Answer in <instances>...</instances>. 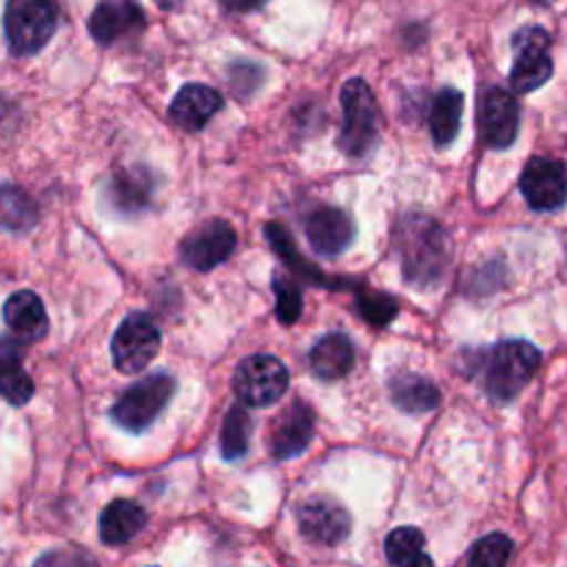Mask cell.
Returning <instances> with one entry per match:
<instances>
[{"label": "cell", "instance_id": "1", "mask_svg": "<svg viewBox=\"0 0 567 567\" xmlns=\"http://www.w3.org/2000/svg\"><path fill=\"white\" fill-rule=\"evenodd\" d=\"M396 252L408 282L430 288L449 269V236L430 216H404L396 227Z\"/></svg>", "mask_w": 567, "mask_h": 567}, {"label": "cell", "instance_id": "2", "mask_svg": "<svg viewBox=\"0 0 567 567\" xmlns=\"http://www.w3.org/2000/svg\"><path fill=\"white\" fill-rule=\"evenodd\" d=\"M540 369V349L529 341H504L493 347L482 369V388L496 402H513L535 371Z\"/></svg>", "mask_w": 567, "mask_h": 567}, {"label": "cell", "instance_id": "3", "mask_svg": "<svg viewBox=\"0 0 567 567\" xmlns=\"http://www.w3.org/2000/svg\"><path fill=\"white\" fill-rule=\"evenodd\" d=\"M343 105V122H341V136H338V147L349 155V158H363L371 153L380 136V105H377L374 92L369 83L352 78L343 83L341 92Z\"/></svg>", "mask_w": 567, "mask_h": 567}, {"label": "cell", "instance_id": "4", "mask_svg": "<svg viewBox=\"0 0 567 567\" xmlns=\"http://www.w3.org/2000/svg\"><path fill=\"white\" fill-rule=\"evenodd\" d=\"M172 393H175V377L169 371H155V374L144 377V380L133 382L120 402L111 408V421L122 430L142 435L155 424L164 408L169 404Z\"/></svg>", "mask_w": 567, "mask_h": 567}, {"label": "cell", "instance_id": "5", "mask_svg": "<svg viewBox=\"0 0 567 567\" xmlns=\"http://www.w3.org/2000/svg\"><path fill=\"white\" fill-rule=\"evenodd\" d=\"M59 11L53 0H9L3 14L6 42L14 55H33L53 39Z\"/></svg>", "mask_w": 567, "mask_h": 567}, {"label": "cell", "instance_id": "6", "mask_svg": "<svg viewBox=\"0 0 567 567\" xmlns=\"http://www.w3.org/2000/svg\"><path fill=\"white\" fill-rule=\"evenodd\" d=\"M288 369L271 354H252L244 360L233 377V391L247 408H271L288 393Z\"/></svg>", "mask_w": 567, "mask_h": 567}, {"label": "cell", "instance_id": "7", "mask_svg": "<svg viewBox=\"0 0 567 567\" xmlns=\"http://www.w3.org/2000/svg\"><path fill=\"white\" fill-rule=\"evenodd\" d=\"M551 37H548L546 28L529 25L520 28L513 37V50H515V64L509 72V86L518 94H529L535 89L546 86L554 75V61L551 53Z\"/></svg>", "mask_w": 567, "mask_h": 567}, {"label": "cell", "instance_id": "8", "mask_svg": "<svg viewBox=\"0 0 567 567\" xmlns=\"http://www.w3.org/2000/svg\"><path fill=\"white\" fill-rule=\"evenodd\" d=\"M161 349V332L147 313H131L111 338V358L122 374H142Z\"/></svg>", "mask_w": 567, "mask_h": 567}, {"label": "cell", "instance_id": "9", "mask_svg": "<svg viewBox=\"0 0 567 567\" xmlns=\"http://www.w3.org/2000/svg\"><path fill=\"white\" fill-rule=\"evenodd\" d=\"M299 529L316 546H341L352 529V518L347 509L330 496L305 498L297 509Z\"/></svg>", "mask_w": 567, "mask_h": 567}, {"label": "cell", "instance_id": "10", "mask_svg": "<svg viewBox=\"0 0 567 567\" xmlns=\"http://www.w3.org/2000/svg\"><path fill=\"white\" fill-rule=\"evenodd\" d=\"M520 105L513 92L491 86L480 103V133L482 142L493 150H507L518 138Z\"/></svg>", "mask_w": 567, "mask_h": 567}, {"label": "cell", "instance_id": "11", "mask_svg": "<svg viewBox=\"0 0 567 567\" xmlns=\"http://www.w3.org/2000/svg\"><path fill=\"white\" fill-rule=\"evenodd\" d=\"M520 192L535 210H559L567 199V166L557 158H532L520 175Z\"/></svg>", "mask_w": 567, "mask_h": 567}, {"label": "cell", "instance_id": "12", "mask_svg": "<svg viewBox=\"0 0 567 567\" xmlns=\"http://www.w3.org/2000/svg\"><path fill=\"white\" fill-rule=\"evenodd\" d=\"M236 230L225 219H210L194 233H188L186 241L181 244V258L192 269L208 271L230 258L233 249H236Z\"/></svg>", "mask_w": 567, "mask_h": 567}, {"label": "cell", "instance_id": "13", "mask_svg": "<svg viewBox=\"0 0 567 567\" xmlns=\"http://www.w3.org/2000/svg\"><path fill=\"white\" fill-rule=\"evenodd\" d=\"M147 20L136 0H100L89 17V33L100 44H116L120 39L136 37L144 31Z\"/></svg>", "mask_w": 567, "mask_h": 567}, {"label": "cell", "instance_id": "14", "mask_svg": "<svg viewBox=\"0 0 567 567\" xmlns=\"http://www.w3.org/2000/svg\"><path fill=\"white\" fill-rule=\"evenodd\" d=\"M155 194V177L144 166H131L111 177L105 197H109V208L120 216H136L144 214L153 203Z\"/></svg>", "mask_w": 567, "mask_h": 567}, {"label": "cell", "instance_id": "15", "mask_svg": "<svg viewBox=\"0 0 567 567\" xmlns=\"http://www.w3.org/2000/svg\"><path fill=\"white\" fill-rule=\"evenodd\" d=\"M305 236H308L313 252L324 255V258H336L352 244L354 225L343 210L319 208L305 219Z\"/></svg>", "mask_w": 567, "mask_h": 567}, {"label": "cell", "instance_id": "16", "mask_svg": "<svg viewBox=\"0 0 567 567\" xmlns=\"http://www.w3.org/2000/svg\"><path fill=\"white\" fill-rule=\"evenodd\" d=\"M221 94L216 89L203 86V83H188L175 94L169 105V120L181 131L197 133L210 122V116L219 114Z\"/></svg>", "mask_w": 567, "mask_h": 567}, {"label": "cell", "instance_id": "17", "mask_svg": "<svg viewBox=\"0 0 567 567\" xmlns=\"http://www.w3.org/2000/svg\"><path fill=\"white\" fill-rule=\"evenodd\" d=\"M316 413L310 404L293 402L286 413L277 419L275 430H271V454L275 460H291L308 449L310 437H313Z\"/></svg>", "mask_w": 567, "mask_h": 567}, {"label": "cell", "instance_id": "18", "mask_svg": "<svg viewBox=\"0 0 567 567\" xmlns=\"http://www.w3.org/2000/svg\"><path fill=\"white\" fill-rule=\"evenodd\" d=\"M3 321L20 341H39L48 332V313H44L42 299L33 291H17L6 299Z\"/></svg>", "mask_w": 567, "mask_h": 567}, {"label": "cell", "instance_id": "19", "mask_svg": "<svg viewBox=\"0 0 567 567\" xmlns=\"http://www.w3.org/2000/svg\"><path fill=\"white\" fill-rule=\"evenodd\" d=\"M310 371L319 380H341L352 371L354 365V343L349 341L343 332H332V336L321 338L313 349H310Z\"/></svg>", "mask_w": 567, "mask_h": 567}, {"label": "cell", "instance_id": "20", "mask_svg": "<svg viewBox=\"0 0 567 567\" xmlns=\"http://www.w3.org/2000/svg\"><path fill=\"white\" fill-rule=\"evenodd\" d=\"M0 396L14 408H22L33 396V380L22 365V347L11 338H0Z\"/></svg>", "mask_w": 567, "mask_h": 567}, {"label": "cell", "instance_id": "21", "mask_svg": "<svg viewBox=\"0 0 567 567\" xmlns=\"http://www.w3.org/2000/svg\"><path fill=\"white\" fill-rule=\"evenodd\" d=\"M144 524H147V513L136 502L116 498L100 515V540L105 546H125L144 529Z\"/></svg>", "mask_w": 567, "mask_h": 567}, {"label": "cell", "instance_id": "22", "mask_svg": "<svg viewBox=\"0 0 567 567\" xmlns=\"http://www.w3.org/2000/svg\"><path fill=\"white\" fill-rule=\"evenodd\" d=\"M391 399L404 413H430L441 402V391L419 374H399L391 380Z\"/></svg>", "mask_w": 567, "mask_h": 567}, {"label": "cell", "instance_id": "23", "mask_svg": "<svg viewBox=\"0 0 567 567\" xmlns=\"http://www.w3.org/2000/svg\"><path fill=\"white\" fill-rule=\"evenodd\" d=\"M463 92L452 86L441 89L435 94V103H432L430 111V127L437 147H449L457 138L460 122H463Z\"/></svg>", "mask_w": 567, "mask_h": 567}, {"label": "cell", "instance_id": "24", "mask_svg": "<svg viewBox=\"0 0 567 567\" xmlns=\"http://www.w3.org/2000/svg\"><path fill=\"white\" fill-rule=\"evenodd\" d=\"M39 208L20 186H0V230L25 233L37 225Z\"/></svg>", "mask_w": 567, "mask_h": 567}, {"label": "cell", "instance_id": "25", "mask_svg": "<svg viewBox=\"0 0 567 567\" xmlns=\"http://www.w3.org/2000/svg\"><path fill=\"white\" fill-rule=\"evenodd\" d=\"M266 238H269L271 249H275V252L282 258V264H288L293 271H299L302 277H308L310 282H319V286H327V288L341 286V280H330V277L319 275L313 266H308V260L299 258L297 247H293L291 233H288L282 225H266Z\"/></svg>", "mask_w": 567, "mask_h": 567}, {"label": "cell", "instance_id": "26", "mask_svg": "<svg viewBox=\"0 0 567 567\" xmlns=\"http://www.w3.org/2000/svg\"><path fill=\"white\" fill-rule=\"evenodd\" d=\"M249 437H252V419L244 408H233L221 424V457L241 460L249 452Z\"/></svg>", "mask_w": 567, "mask_h": 567}, {"label": "cell", "instance_id": "27", "mask_svg": "<svg viewBox=\"0 0 567 567\" xmlns=\"http://www.w3.org/2000/svg\"><path fill=\"white\" fill-rule=\"evenodd\" d=\"M426 540L415 526H402V529H393L385 540V557L393 567H402L413 559H419L424 551Z\"/></svg>", "mask_w": 567, "mask_h": 567}, {"label": "cell", "instance_id": "28", "mask_svg": "<svg viewBox=\"0 0 567 567\" xmlns=\"http://www.w3.org/2000/svg\"><path fill=\"white\" fill-rule=\"evenodd\" d=\"M509 557H513V540L496 532V535H487L476 543L468 567H507Z\"/></svg>", "mask_w": 567, "mask_h": 567}, {"label": "cell", "instance_id": "29", "mask_svg": "<svg viewBox=\"0 0 567 567\" xmlns=\"http://www.w3.org/2000/svg\"><path fill=\"white\" fill-rule=\"evenodd\" d=\"M358 310L369 324L374 327H388L399 313L396 299L388 297V293L380 291H365L358 297Z\"/></svg>", "mask_w": 567, "mask_h": 567}, {"label": "cell", "instance_id": "30", "mask_svg": "<svg viewBox=\"0 0 567 567\" xmlns=\"http://www.w3.org/2000/svg\"><path fill=\"white\" fill-rule=\"evenodd\" d=\"M275 297H277V319L282 324H293L302 313V291L288 275L275 277Z\"/></svg>", "mask_w": 567, "mask_h": 567}, {"label": "cell", "instance_id": "31", "mask_svg": "<svg viewBox=\"0 0 567 567\" xmlns=\"http://www.w3.org/2000/svg\"><path fill=\"white\" fill-rule=\"evenodd\" d=\"M33 567H97V563L78 548H53V551L42 554Z\"/></svg>", "mask_w": 567, "mask_h": 567}, {"label": "cell", "instance_id": "32", "mask_svg": "<svg viewBox=\"0 0 567 567\" xmlns=\"http://www.w3.org/2000/svg\"><path fill=\"white\" fill-rule=\"evenodd\" d=\"M264 72L260 66L249 64V61H238V64L230 66V83H233V92L241 94V97H249L255 92V86L260 83Z\"/></svg>", "mask_w": 567, "mask_h": 567}, {"label": "cell", "instance_id": "33", "mask_svg": "<svg viewBox=\"0 0 567 567\" xmlns=\"http://www.w3.org/2000/svg\"><path fill=\"white\" fill-rule=\"evenodd\" d=\"M227 11H236V14H249V11L264 9L269 0H219Z\"/></svg>", "mask_w": 567, "mask_h": 567}, {"label": "cell", "instance_id": "34", "mask_svg": "<svg viewBox=\"0 0 567 567\" xmlns=\"http://www.w3.org/2000/svg\"><path fill=\"white\" fill-rule=\"evenodd\" d=\"M402 567H435V563H432V559L426 557V554H421L419 559H413V563H408V565H402Z\"/></svg>", "mask_w": 567, "mask_h": 567}, {"label": "cell", "instance_id": "35", "mask_svg": "<svg viewBox=\"0 0 567 567\" xmlns=\"http://www.w3.org/2000/svg\"><path fill=\"white\" fill-rule=\"evenodd\" d=\"M155 3H158L161 9H177V6H181L183 0H155Z\"/></svg>", "mask_w": 567, "mask_h": 567}, {"label": "cell", "instance_id": "36", "mask_svg": "<svg viewBox=\"0 0 567 567\" xmlns=\"http://www.w3.org/2000/svg\"><path fill=\"white\" fill-rule=\"evenodd\" d=\"M532 3H540V6H548V3H551V0H532Z\"/></svg>", "mask_w": 567, "mask_h": 567}]
</instances>
